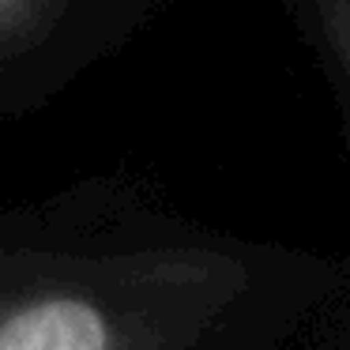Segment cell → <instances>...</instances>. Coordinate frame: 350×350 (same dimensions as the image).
Wrapping results in <instances>:
<instances>
[{"label":"cell","mask_w":350,"mask_h":350,"mask_svg":"<svg viewBox=\"0 0 350 350\" xmlns=\"http://www.w3.org/2000/svg\"><path fill=\"white\" fill-rule=\"evenodd\" d=\"M106 342L102 317L76 297L27 305L0 324V350H102Z\"/></svg>","instance_id":"cell-1"}]
</instances>
